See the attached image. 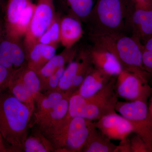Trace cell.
<instances>
[{"label":"cell","instance_id":"cell-1","mask_svg":"<svg viewBox=\"0 0 152 152\" xmlns=\"http://www.w3.org/2000/svg\"><path fill=\"white\" fill-rule=\"evenodd\" d=\"M33 112L8 88L0 92V133L10 152H23Z\"/></svg>","mask_w":152,"mask_h":152},{"label":"cell","instance_id":"cell-2","mask_svg":"<svg viewBox=\"0 0 152 152\" xmlns=\"http://www.w3.org/2000/svg\"><path fill=\"white\" fill-rule=\"evenodd\" d=\"M134 8L132 0H97L86 23L90 37L126 34Z\"/></svg>","mask_w":152,"mask_h":152},{"label":"cell","instance_id":"cell-3","mask_svg":"<svg viewBox=\"0 0 152 152\" xmlns=\"http://www.w3.org/2000/svg\"><path fill=\"white\" fill-rule=\"evenodd\" d=\"M94 127L91 120L66 115L42 133L52 144L54 152H81Z\"/></svg>","mask_w":152,"mask_h":152},{"label":"cell","instance_id":"cell-4","mask_svg":"<svg viewBox=\"0 0 152 152\" xmlns=\"http://www.w3.org/2000/svg\"><path fill=\"white\" fill-rule=\"evenodd\" d=\"M94 43L107 49L116 58L123 69L137 75L148 82L151 75L142 64V46L139 40L124 34H113L91 37Z\"/></svg>","mask_w":152,"mask_h":152},{"label":"cell","instance_id":"cell-5","mask_svg":"<svg viewBox=\"0 0 152 152\" xmlns=\"http://www.w3.org/2000/svg\"><path fill=\"white\" fill-rule=\"evenodd\" d=\"M117 77H112L103 88L91 96L84 97L77 91L75 92L70 98L67 116L97 121L106 115L116 112L115 107L118 101L115 90Z\"/></svg>","mask_w":152,"mask_h":152},{"label":"cell","instance_id":"cell-6","mask_svg":"<svg viewBox=\"0 0 152 152\" xmlns=\"http://www.w3.org/2000/svg\"><path fill=\"white\" fill-rule=\"evenodd\" d=\"M115 110L132 124L133 133L140 137L152 152V124L148 120L147 102L142 100L118 101Z\"/></svg>","mask_w":152,"mask_h":152},{"label":"cell","instance_id":"cell-7","mask_svg":"<svg viewBox=\"0 0 152 152\" xmlns=\"http://www.w3.org/2000/svg\"><path fill=\"white\" fill-rule=\"evenodd\" d=\"M7 88L14 96L34 111V96L41 91L40 80L35 71L27 65L16 71Z\"/></svg>","mask_w":152,"mask_h":152},{"label":"cell","instance_id":"cell-8","mask_svg":"<svg viewBox=\"0 0 152 152\" xmlns=\"http://www.w3.org/2000/svg\"><path fill=\"white\" fill-rule=\"evenodd\" d=\"M93 67L88 50L77 52L74 59L66 68L56 90L71 96L79 89Z\"/></svg>","mask_w":152,"mask_h":152},{"label":"cell","instance_id":"cell-9","mask_svg":"<svg viewBox=\"0 0 152 152\" xmlns=\"http://www.w3.org/2000/svg\"><path fill=\"white\" fill-rule=\"evenodd\" d=\"M56 14L54 0H38L29 28L24 37L23 44L26 53L37 43L39 38L51 24Z\"/></svg>","mask_w":152,"mask_h":152},{"label":"cell","instance_id":"cell-10","mask_svg":"<svg viewBox=\"0 0 152 152\" xmlns=\"http://www.w3.org/2000/svg\"><path fill=\"white\" fill-rule=\"evenodd\" d=\"M115 90L118 98L147 102L151 94L152 87L137 75L123 69L117 76Z\"/></svg>","mask_w":152,"mask_h":152},{"label":"cell","instance_id":"cell-11","mask_svg":"<svg viewBox=\"0 0 152 152\" xmlns=\"http://www.w3.org/2000/svg\"><path fill=\"white\" fill-rule=\"evenodd\" d=\"M27 65L26 54L21 39L5 35L0 42V65L15 72Z\"/></svg>","mask_w":152,"mask_h":152},{"label":"cell","instance_id":"cell-12","mask_svg":"<svg viewBox=\"0 0 152 152\" xmlns=\"http://www.w3.org/2000/svg\"><path fill=\"white\" fill-rule=\"evenodd\" d=\"M94 124L97 129L111 140L121 141L133 133L131 123L116 112L104 116Z\"/></svg>","mask_w":152,"mask_h":152},{"label":"cell","instance_id":"cell-13","mask_svg":"<svg viewBox=\"0 0 152 152\" xmlns=\"http://www.w3.org/2000/svg\"><path fill=\"white\" fill-rule=\"evenodd\" d=\"M93 66L112 76H117L123 70L121 64L113 54L104 47L95 44L88 50Z\"/></svg>","mask_w":152,"mask_h":152},{"label":"cell","instance_id":"cell-14","mask_svg":"<svg viewBox=\"0 0 152 152\" xmlns=\"http://www.w3.org/2000/svg\"><path fill=\"white\" fill-rule=\"evenodd\" d=\"M70 96L58 90L39 92L34 96V109L30 123L31 128L35 123L54 108L66 96Z\"/></svg>","mask_w":152,"mask_h":152},{"label":"cell","instance_id":"cell-15","mask_svg":"<svg viewBox=\"0 0 152 152\" xmlns=\"http://www.w3.org/2000/svg\"><path fill=\"white\" fill-rule=\"evenodd\" d=\"M77 52V48L75 46L65 48L61 53L55 55L37 72L41 81V90L48 79L60 69L66 68V65L74 59Z\"/></svg>","mask_w":152,"mask_h":152},{"label":"cell","instance_id":"cell-16","mask_svg":"<svg viewBox=\"0 0 152 152\" xmlns=\"http://www.w3.org/2000/svg\"><path fill=\"white\" fill-rule=\"evenodd\" d=\"M81 22L75 17L68 15L61 18L60 42L65 48H70L82 37Z\"/></svg>","mask_w":152,"mask_h":152},{"label":"cell","instance_id":"cell-17","mask_svg":"<svg viewBox=\"0 0 152 152\" xmlns=\"http://www.w3.org/2000/svg\"><path fill=\"white\" fill-rule=\"evenodd\" d=\"M113 77L94 66L77 92L84 97L91 96L103 88Z\"/></svg>","mask_w":152,"mask_h":152},{"label":"cell","instance_id":"cell-18","mask_svg":"<svg viewBox=\"0 0 152 152\" xmlns=\"http://www.w3.org/2000/svg\"><path fill=\"white\" fill-rule=\"evenodd\" d=\"M131 25L135 38L140 36L148 39L152 37V9L142 8L135 5Z\"/></svg>","mask_w":152,"mask_h":152},{"label":"cell","instance_id":"cell-19","mask_svg":"<svg viewBox=\"0 0 152 152\" xmlns=\"http://www.w3.org/2000/svg\"><path fill=\"white\" fill-rule=\"evenodd\" d=\"M57 47L37 43L26 53L29 67L37 72L56 55Z\"/></svg>","mask_w":152,"mask_h":152},{"label":"cell","instance_id":"cell-20","mask_svg":"<svg viewBox=\"0 0 152 152\" xmlns=\"http://www.w3.org/2000/svg\"><path fill=\"white\" fill-rule=\"evenodd\" d=\"M31 0H8L6 7L5 18V35L11 37L25 9Z\"/></svg>","mask_w":152,"mask_h":152},{"label":"cell","instance_id":"cell-21","mask_svg":"<svg viewBox=\"0 0 152 152\" xmlns=\"http://www.w3.org/2000/svg\"><path fill=\"white\" fill-rule=\"evenodd\" d=\"M111 140L95 126L81 152H115L117 145Z\"/></svg>","mask_w":152,"mask_h":152},{"label":"cell","instance_id":"cell-22","mask_svg":"<svg viewBox=\"0 0 152 152\" xmlns=\"http://www.w3.org/2000/svg\"><path fill=\"white\" fill-rule=\"evenodd\" d=\"M70 96H66L48 113L42 118L31 128H35L42 132L62 120L68 113Z\"/></svg>","mask_w":152,"mask_h":152},{"label":"cell","instance_id":"cell-23","mask_svg":"<svg viewBox=\"0 0 152 152\" xmlns=\"http://www.w3.org/2000/svg\"><path fill=\"white\" fill-rule=\"evenodd\" d=\"M68 15L86 23L97 0H60Z\"/></svg>","mask_w":152,"mask_h":152},{"label":"cell","instance_id":"cell-24","mask_svg":"<svg viewBox=\"0 0 152 152\" xmlns=\"http://www.w3.org/2000/svg\"><path fill=\"white\" fill-rule=\"evenodd\" d=\"M23 152H54V149L43 133L34 128L23 144Z\"/></svg>","mask_w":152,"mask_h":152},{"label":"cell","instance_id":"cell-25","mask_svg":"<svg viewBox=\"0 0 152 152\" xmlns=\"http://www.w3.org/2000/svg\"><path fill=\"white\" fill-rule=\"evenodd\" d=\"M61 17L56 14L48 29L41 36L37 43L57 47L60 40V21Z\"/></svg>","mask_w":152,"mask_h":152},{"label":"cell","instance_id":"cell-26","mask_svg":"<svg viewBox=\"0 0 152 152\" xmlns=\"http://www.w3.org/2000/svg\"><path fill=\"white\" fill-rule=\"evenodd\" d=\"M35 7V4L32 2L26 8L10 37L21 39L25 37L29 28Z\"/></svg>","mask_w":152,"mask_h":152},{"label":"cell","instance_id":"cell-27","mask_svg":"<svg viewBox=\"0 0 152 152\" xmlns=\"http://www.w3.org/2000/svg\"><path fill=\"white\" fill-rule=\"evenodd\" d=\"M129 136L131 152H150V150L143 140L137 134Z\"/></svg>","mask_w":152,"mask_h":152},{"label":"cell","instance_id":"cell-28","mask_svg":"<svg viewBox=\"0 0 152 152\" xmlns=\"http://www.w3.org/2000/svg\"><path fill=\"white\" fill-rule=\"evenodd\" d=\"M14 72L0 65V92L7 88Z\"/></svg>","mask_w":152,"mask_h":152},{"label":"cell","instance_id":"cell-29","mask_svg":"<svg viewBox=\"0 0 152 152\" xmlns=\"http://www.w3.org/2000/svg\"><path fill=\"white\" fill-rule=\"evenodd\" d=\"M142 64L144 69L150 75H152V51L142 48Z\"/></svg>","mask_w":152,"mask_h":152},{"label":"cell","instance_id":"cell-30","mask_svg":"<svg viewBox=\"0 0 152 152\" xmlns=\"http://www.w3.org/2000/svg\"><path fill=\"white\" fill-rule=\"evenodd\" d=\"M129 136L121 140L119 145L117 146L115 152H131Z\"/></svg>","mask_w":152,"mask_h":152},{"label":"cell","instance_id":"cell-31","mask_svg":"<svg viewBox=\"0 0 152 152\" xmlns=\"http://www.w3.org/2000/svg\"><path fill=\"white\" fill-rule=\"evenodd\" d=\"M136 7L142 8H151L152 0H132Z\"/></svg>","mask_w":152,"mask_h":152},{"label":"cell","instance_id":"cell-32","mask_svg":"<svg viewBox=\"0 0 152 152\" xmlns=\"http://www.w3.org/2000/svg\"><path fill=\"white\" fill-rule=\"evenodd\" d=\"M150 96H151V100L148 106V120L152 124V87L151 94Z\"/></svg>","mask_w":152,"mask_h":152},{"label":"cell","instance_id":"cell-33","mask_svg":"<svg viewBox=\"0 0 152 152\" xmlns=\"http://www.w3.org/2000/svg\"><path fill=\"white\" fill-rule=\"evenodd\" d=\"M143 48L146 50L152 51V37L147 39L145 45L143 46Z\"/></svg>","mask_w":152,"mask_h":152},{"label":"cell","instance_id":"cell-34","mask_svg":"<svg viewBox=\"0 0 152 152\" xmlns=\"http://www.w3.org/2000/svg\"><path fill=\"white\" fill-rule=\"evenodd\" d=\"M0 152H10L3 140H0Z\"/></svg>","mask_w":152,"mask_h":152},{"label":"cell","instance_id":"cell-35","mask_svg":"<svg viewBox=\"0 0 152 152\" xmlns=\"http://www.w3.org/2000/svg\"><path fill=\"white\" fill-rule=\"evenodd\" d=\"M3 29L2 28L1 25V23H0V42L3 36Z\"/></svg>","mask_w":152,"mask_h":152},{"label":"cell","instance_id":"cell-36","mask_svg":"<svg viewBox=\"0 0 152 152\" xmlns=\"http://www.w3.org/2000/svg\"><path fill=\"white\" fill-rule=\"evenodd\" d=\"M3 140L2 137L1 135V133H0V140Z\"/></svg>","mask_w":152,"mask_h":152},{"label":"cell","instance_id":"cell-37","mask_svg":"<svg viewBox=\"0 0 152 152\" xmlns=\"http://www.w3.org/2000/svg\"><path fill=\"white\" fill-rule=\"evenodd\" d=\"M3 0H0V4H1V2Z\"/></svg>","mask_w":152,"mask_h":152}]
</instances>
